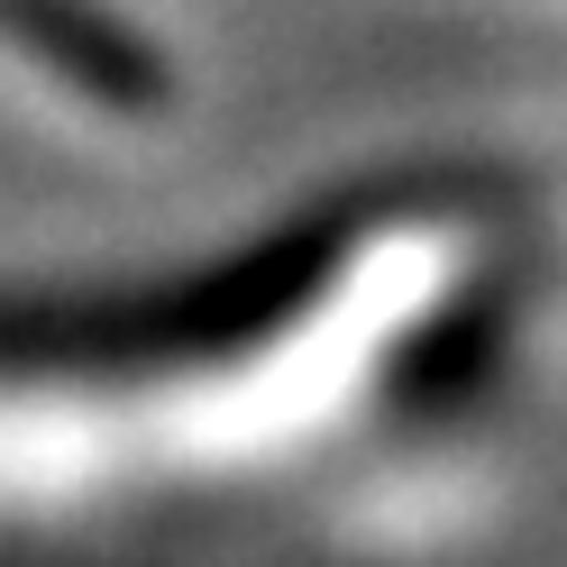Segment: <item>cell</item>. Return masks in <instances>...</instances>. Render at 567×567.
I'll use <instances>...</instances> for the list:
<instances>
[{
	"label": "cell",
	"instance_id": "6da1fadb",
	"mask_svg": "<svg viewBox=\"0 0 567 567\" xmlns=\"http://www.w3.org/2000/svg\"><path fill=\"white\" fill-rule=\"evenodd\" d=\"M567 174L440 165L120 302L0 311V567H485Z\"/></svg>",
	"mask_w": 567,
	"mask_h": 567
}]
</instances>
